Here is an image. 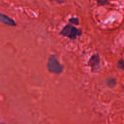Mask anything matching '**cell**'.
Masks as SVG:
<instances>
[{
	"label": "cell",
	"mask_w": 124,
	"mask_h": 124,
	"mask_svg": "<svg viewBox=\"0 0 124 124\" xmlns=\"http://www.w3.org/2000/svg\"><path fill=\"white\" fill-rule=\"evenodd\" d=\"M47 67L50 72L55 74L61 73L63 70V66L59 62L54 56H51L48 58Z\"/></svg>",
	"instance_id": "cell-1"
},
{
	"label": "cell",
	"mask_w": 124,
	"mask_h": 124,
	"mask_svg": "<svg viewBox=\"0 0 124 124\" xmlns=\"http://www.w3.org/2000/svg\"><path fill=\"white\" fill-rule=\"evenodd\" d=\"M61 35L63 36H67L71 39H75L76 37L81 35L82 31L79 29H76L71 25H67L64 27V29L61 31Z\"/></svg>",
	"instance_id": "cell-2"
},
{
	"label": "cell",
	"mask_w": 124,
	"mask_h": 124,
	"mask_svg": "<svg viewBox=\"0 0 124 124\" xmlns=\"http://www.w3.org/2000/svg\"><path fill=\"white\" fill-rule=\"evenodd\" d=\"M0 21L2 22L3 24L9 26H15L16 25V23L14 21L7 15L2 13H0Z\"/></svg>",
	"instance_id": "cell-3"
},
{
	"label": "cell",
	"mask_w": 124,
	"mask_h": 124,
	"mask_svg": "<svg viewBox=\"0 0 124 124\" xmlns=\"http://www.w3.org/2000/svg\"><path fill=\"white\" fill-rule=\"evenodd\" d=\"M90 65L92 67V68H96L97 66H98L99 63V56L96 55H93V56L91 58L90 60Z\"/></svg>",
	"instance_id": "cell-4"
},
{
	"label": "cell",
	"mask_w": 124,
	"mask_h": 124,
	"mask_svg": "<svg viewBox=\"0 0 124 124\" xmlns=\"http://www.w3.org/2000/svg\"><path fill=\"white\" fill-rule=\"evenodd\" d=\"M107 83H108V85L110 87H114V86L116 85V80L115 79L111 78V79H110L108 81Z\"/></svg>",
	"instance_id": "cell-5"
},
{
	"label": "cell",
	"mask_w": 124,
	"mask_h": 124,
	"mask_svg": "<svg viewBox=\"0 0 124 124\" xmlns=\"http://www.w3.org/2000/svg\"><path fill=\"white\" fill-rule=\"evenodd\" d=\"M117 65L119 69H122V70H124V59H121L119 61L118 63H117Z\"/></svg>",
	"instance_id": "cell-6"
},
{
	"label": "cell",
	"mask_w": 124,
	"mask_h": 124,
	"mask_svg": "<svg viewBox=\"0 0 124 124\" xmlns=\"http://www.w3.org/2000/svg\"><path fill=\"white\" fill-rule=\"evenodd\" d=\"M70 22L75 24H79V21L78 18H72V19H70Z\"/></svg>",
	"instance_id": "cell-7"
},
{
	"label": "cell",
	"mask_w": 124,
	"mask_h": 124,
	"mask_svg": "<svg viewBox=\"0 0 124 124\" xmlns=\"http://www.w3.org/2000/svg\"><path fill=\"white\" fill-rule=\"evenodd\" d=\"M97 1L100 5H105L107 3L108 0H97Z\"/></svg>",
	"instance_id": "cell-8"
},
{
	"label": "cell",
	"mask_w": 124,
	"mask_h": 124,
	"mask_svg": "<svg viewBox=\"0 0 124 124\" xmlns=\"http://www.w3.org/2000/svg\"><path fill=\"white\" fill-rule=\"evenodd\" d=\"M56 2H59V3H62V2H64L65 0H56Z\"/></svg>",
	"instance_id": "cell-9"
}]
</instances>
